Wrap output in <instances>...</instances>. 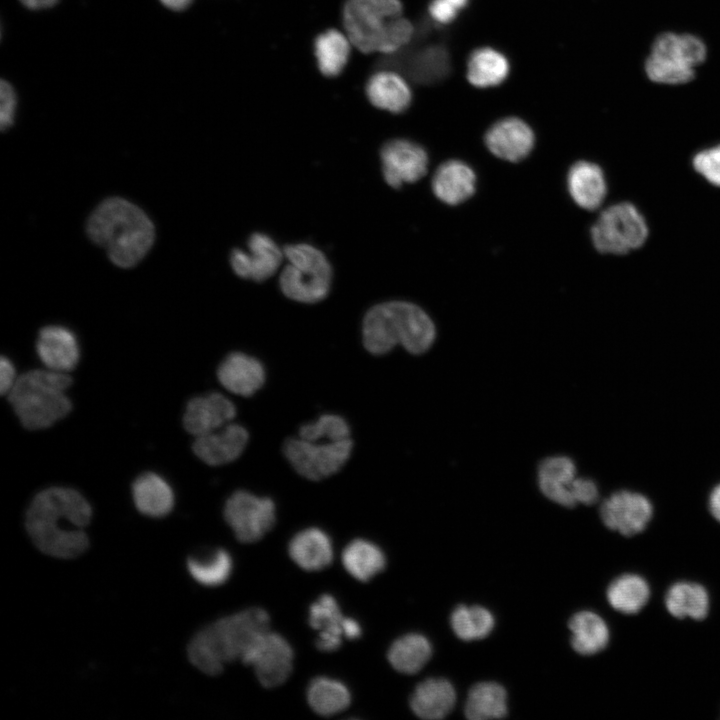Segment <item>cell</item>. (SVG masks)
<instances>
[{
  "label": "cell",
  "instance_id": "4fadbf2b",
  "mask_svg": "<svg viewBox=\"0 0 720 720\" xmlns=\"http://www.w3.org/2000/svg\"><path fill=\"white\" fill-rule=\"evenodd\" d=\"M652 516L651 501L643 494L629 490L614 492L600 506V517L605 526L624 536L641 533Z\"/></svg>",
  "mask_w": 720,
  "mask_h": 720
},
{
  "label": "cell",
  "instance_id": "8fae6325",
  "mask_svg": "<svg viewBox=\"0 0 720 720\" xmlns=\"http://www.w3.org/2000/svg\"><path fill=\"white\" fill-rule=\"evenodd\" d=\"M224 518L238 541L255 543L274 527L275 504L270 498L238 490L227 499Z\"/></svg>",
  "mask_w": 720,
  "mask_h": 720
},
{
  "label": "cell",
  "instance_id": "60d3db41",
  "mask_svg": "<svg viewBox=\"0 0 720 720\" xmlns=\"http://www.w3.org/2000/svg\"><path fill=\"white\" fill-rule=\"evenodd\" d=\"M299 437L306 440L339 441L350 438V427L343 417L324 414L316 421L302 425L299 429Z\"/></svg>",
  "mask_w": 720,
  "mask_h": 720
},
{
  "label": "cell",
  "instance_id": "7402d4cb",
  "mask_svg": "<svg viewBox=\"0 0 720 720\" xmlns=\"http://www.w3.org/2000/svg\"><path fill=\"white\" fill-rule=\"evenodd\" d=\"M577 479L574 462L565 456L547 458L538 467L541 492L551 501L565 507L577 505L574 497Z\"/></svg>",
  "mask_w": 720,
  "mask_h": 720
},
{
  "label": "cell",
  "instance_id": "9a60e30c",
  "mask_svg": "<svg viewBox=\"0 0 720 720\" xmlns=\"http://www.w3.org/2000/svg\"><path fill=\"white\" fill-rule=\"evenodd\" d=\"M284 252L269 236L254 233L247 242V250L234 249L230 256L233 271L241 278L264 281L279 268Z\"/></svg>",
  "mask_w": 720,
  "mask_h": 720
},
{
  "label": "cell",
  "instance_id": "f546056e",
  "mask_svg": "<svg viewBox=\"0 0 720 720\" xmlns=\"http://www.w3.org/2000/svg\"><path fill=\"white\" fill-rule=\"evenodd\" d=\"M665 606L668 612L678 619L703 620L709 612L710 598L704 586L680 581L667 590Z\"/></svg>",
  "mask_w": 720,
  "mask_h": 720
},
{
  "label": "cell",
  "instance_id": "277c9868",
  "mask_svg": "<svg viewBox=\"0 0 720 720\" xmlns=\"http://www.w3.org/2000/svg\"><path fill=\"white\" fill-rule=\"evenodd\" d=\"M402 11L400 0H346L342 18L347 37L363 53L395 54L415 34Z\"/></svg>",
  "mask_w": 720,
  "mask_h": 720
},
{
  "label": "cell",
  "instance_id": "603a6c76",
  "mask_svg": "<svg viewBox=\"0 0 720 720\" xmlns=\"http://www.w3.org/2000/svg\"><path fill=\"white\" fill-rule=\"evenodd\" d=\"M567 184L573 201L585 210H597L606 199L608 187L605 174L596 163L576 162L569 169Z\"/></svg>",
  "mask_w": 720,
  "mask_h": 720
},
{
  "label": "cell",
  "instance_id": "c3c4849f",
  "mask_svg": "<svg viewBox=\"0 0 720 720\" xmlns=\"http://www.w3.org/2000/svg\"><path fill=\"white\" fill-rule=\"evenodd\" d=\"M344 634L347 639H357L361 635V627L357 621L346 617L344 624Z\"/></svg>",
  "mask_w": 720,
  "mask_h": 720
},
{
  "label": "cell",
  "instance_id": "7dc6e473",
  "mask_svg": "<svg viewBox=\"0 0 720 720\" xmlns=\"http://www.w3.org/2000/svg\"><path fill=\"white\" fill-rule=\"evenodd\" d=\"M708 508L714 519L720 523V483L709 494Z\"/></svg>",
  "mask_w": 720,
  "mask_h": 720
},
{
  "label": "cell",
  "instance_id": "44dd1931",
  "mask_svg": "<svg viewBox=\"0 0 720 720\" xmlns=\"http://www.w3.org/2000/svg\"><path fill=\"white\" fill-rule=\"evenodd\" d=\"M217 376L221 385L228 391L248 397L263 386L265 369L255 357L242 352H233L221 362Z\"/></svg>",
  "mask_w": 720,
  "mask_h": 720
},
{
  "label": "cell",
  "instance_id": "7c38bea8",
  "mask_svg": "<svg viewBox=\"0 0 720 720\" xmlns=\"http://www.w3.org/2000/svg\"><path fill=\"white\" fill-rule=\"evenodd\" d=\"M293 658L288 641L269 630L251 645L241 661L253 667L263 687L275 688L288 680L293 670Z\"/></svg>",
  "mask_w": 720,
  "mask_h": 720
},
{
  "label": "cell",
  "instance_id": "f907efd6",
  "mask_svg": "<svg viewBox=\"0 0 720 720\" xmlns=\"http://www.w3.org/2000/svg\"><path fill=\"white\" fill-rule=\"evenodd\" d=\"M166 8L173 11H183L188 8L193 0H159Z\"/></svg>",
  "mask_w": 720,
  "mask_h": 720
},
{
  "label": "cell",
  "instance_id": "2e32d148",
  "mask_svg": "<svg viewBox=\"0 0 720 720\" xmlns=\"http://www.w3.org/2000/svg\"><path fill=\"white\" fill-rule=\"evenodd\" d=\"M534 143L532 129L523 120L515 117L497 121L485 135V144L490 152L510 162H519L526 158Z\"/></svg>",
  "mask_w": 720,
  "mask_h": 720
},
{
  "label": "cell",
  "instance_id": "836d02e7",
  "mask_svg": "<svg viewBox=\"0 0 720 720\" xmlns=\"http://www.w3.org/2000/svg\"><path fill=\"white\" fill-rule=\"evenodd\" d=\"M341 560L346 571L362 582L369 581L383 571L386 565L382 550L364 539L351 541L344 548Z\"/></svg>",
  "mask_w": 720,
  "mask_h": 720
},
{
  "label": "cell",
  "instance_id": "d6986e66",
  "mask_svg": "<svg viewBox=\"0 0 720 720\" xmlns=\"http://www.w3.org/2000/svg\"><path fill=\"white\" fill-rule=\"evenodd\" d=\"M384 63H396L394 67L401 66L407 77L420 84H433L445 79L451 66L448 49L442 44L425 45L404 53L401 59Z\"/></svg>",
  "mask_w": 720,
  "mask_h": 720
},
{
  "label": "cell",
  "instance_id": "7bdbcfd3",
  "mask_svg": "<svg viewBox=\"0 0 720 720\" xmlns=\"http://www.w3.org/2000/svg\"><path fill=\"white\" fill-rule=\"evenodd\" d=\"M16 104V94L12 85L2 79L0 84V126L2 130L13 124Z\"/></svg>",
  "mask_w": 720,
  "mask_h": 720
},
{
  "label": "cell",
  "instance_id": "484cf974",
  "mask_svg": "<svg viewBox=\"0 0 720 720\" xmlns=\"http://www.w3.org/2000/svg\"><path fill=\"white\" fill-rule=\"evenodd\" d=\"M291 559L303 570L319 571L333 561V548L328 535L318 528H307L290 540Z\"/></svg>",
  "mask_w": 720,
  "mask_h": 720
},
{
  "label": "cell",
  "instance_id": "ab89813d",
  "mask_svg": "<svg viewBox=\"0 0 720 720\" xmlns=\"http://www.w3.org/2000/svg\"><path fill=\"white\" fill-rule=\"evenodd\" d=\"M450 621L456 636L465 641L482 639L494 627L492 614L481 606H458L453 611Z\"/></svg>",
  "mask_w": 720,
  "mask_h": 720
},
{
  "label": "cell",
  "instance_id": "7a4b0ae2",
  "mask_svg": "<svg viewBox=\"0 0 720 720\" xmlns=\"http://www.w3.org/2000/svg\"><path fill=\"white\" fill-rule=\"evenodd\" d=\"M90 240L103 247L111 262L121 268L137 265L151 249L155 229L150 218L132 202L120 197L104 200L88 218Z\"/></svg>",
  "mask_w": 720,
  "mask_h": 720
},
{
  "label": "cell",
  "instance_id": "cb8c5ba5",
  "mask_svg": "<svg viewBox=\"0 0 720 720\" xmlns=\"http://www.w3.org/2000/svg\"><path fill=\"white\" fill-rule=\"evenodd\" d=\"M476 177L473 170L464 162L449 160L436 170L432 179L434 194L442 202L457 205L472 196L475 191Z\"/></svg>",
  "mask_w": 720,
  "mask_h": 720
},
{
  "label": "cell",
  "instance_id": "1f68e13d",
  "mask_svg": "<svg viewBox=\"0 0 720 720\" xmlns=\"http://www.w3.org/2000/svg\"><path fill=\"white\" fill-rule=\"evenodd\" d=\"M509 72L510 64L506 56L491 47L474 50L467 62V79L478 88L500 85Z\"/></svg>",
  "mask_w": 720,
  "mask_h": 720
},
{
  "label": "cell",
  "instance_id": "ee69618b",
  "mask_svg": "<svg viewBox=\"0 0 720 720\" xmlns=\"http://www.w3.org/2000/svg\"><path fill=\"white\" fill-rule=\"evenodd\" d=\"M576 504L592 505L599 498V491L596 483L588 478L578 477L574 491Z\"/></svg>",
  "mask_w": 720,
  "mask_h": 720
},
{
  "label": "cell",
  "instance_id": "ac0fdd59",
  "mask_svg": "<svg viewBox=\"0 0 720 720\" xmlns=\"http://www.w3.org/2000/svg\"><path fill=\"white\" fill-rule=\"evenodd\" d=\"M247 430L235 423L198 436L193 443L194 453L206 464L219 466L237 459L248 443Z\"/></svg>",
  "mask_w": 720,
  "mask_h": 720
},
{
  "label": "cell",
  "instance_id": "30bf717a",
  "mask_svg": "<svg viewBox=\"0 0 720 720\" xmlns=\"http://www.w3.org/2000/svg\"><path fill=\"white\" fill-rule=\"evenodd\" d=\"M352 439L306 440L289 438L283 445V453L293 468L309 480H322L338 472L352 452Z\"/></svg>",
  "mask_w": 720,
  "mask_h": 720
},
{
  "label": "cell",
  "instance_id": "74e56055",
  "mask_svg": "<svg viewBox=\"0 0 720 720\" xmlns=\"http://www.w3.org/2000/svg\"><path fill=\"white\" fill-rule=\"evenodd\" d=\"M507 695L505 689L494 682H481L469 691L466 705V717L471 720L502 718L507 713Z\"/></svg>",
  "mask_w": 720,
  "mask_h": 720
},
{
  "label": "cell",
  "instance_id": "83f0119b",
  "mask_svg": "<svg viewBox=\"0 0 720 720\" xmlns=\"http://www.w3.org/2000/svg\"><path fill=\"white\" fill-rule=\"evenodd\" d=\"M456 700L452 684L442 678H429L415 688L410 707L422 719L435 720L445 717Z\"/></svg>",
  "mask_w": 720,
  "mask_h": 720
},
{
  "label": "cell",
  "instance_id": "f6af8a7d",
  "mask_svg": "<svg viewBox=\"0 0 720 720\" xmlns=\"http://www.w3.org/2000/svg\"><path fill=\"white\" fill-rule=\"evenodd\" d=\"M431 18L439 24H449L456 19L457 11L446 0H432L428 7Z\"/></svg>",
  "mask_w": 720,
  "mask_h": 720
},
{
  "label": "cell",
  "instance_id": "5b68a950",
  "mask_svg": "<svg viewBox=\"0 0 720 720\" xmlns=\"http://www.w3.org/2000/svg\"><path fill=\"white\" fill-rule=\"evenodd\" d=\"M363 344L374 355L389 352L402 345L412 354H422L433 344L435 325L420 307L404 301L375 305L365 315Z\"/></svg>",
  "mask_w": 720,
  "mask_h": 720
},
{
  "label": "cell",
  "instance_id": "bcb514c9",
  "mask_svg": "<svg viewBox=\"0 0 720 720\" xmlns=\"http://www.w3.org/2000/svg\"><path fill=\"white\" fill-rule=\"evenodd\" d=\"M15 368L10 359L2 356L0 360V392L8 394L16 382Z\"/></svg>",
  "mask_w": 720,
  "mask_h": 720
},
{
  "label": "cell",
  "instance_id": "f1b7e54d",
  "mask_svg": "<svg viewBox=\"0 0 720 720\" xmlns=\"http://www.w3.org/2000/svg\"><path fill=\"white\" fill-rule=\"evenodd\" d=\"M132 496L139 512L150 517L167 515L174 506V493L160 475L147 472L136 478Z\"/></svg>",
  "mask_w": 720,
  "mask_h": 720
},
{
  "label": "cell",
  "instance_id": "8d00e7d4",
  "mask_svg": "<svg viewBox=\"0 0 720 720\" xmlns=\"http://www.w3.org/2000/svg\"><path fill=\"white\" fill-rule=\"evenodd\" d=\"M307 701L315 713L327 717L347 709L351 703V694L342 682L317 677L308 686Z\"/></svg>",
  "mask_w": 720,
  "mask_h": 720
},
{
  "label": "cell",
  "instance_id": "8992f818",
  "mask_svg": "<svg viewBox=\"0 0 720 720\" xmlns=\"http://www.w3.org/2000/svg\"><path fill=\"white\" fill-rule=\"evenodd\" d=\"M71 382L65 372L31 370L17 378L8 400L25 428L44 429L70 412L72 403L65 391Z\"/></svg>",
  "mask_w": 720,
  "mask_h": 720
},
{
  "label": "cell",
  "instance_id": "816d5d0a",
  "mask_svg": "<svg viewBox=\"0 0 720 720\" xmlns=\"http://www.w3.org/2000/svg\"><path fill=\"white\" fill-rule=\"evenodd\" d=\"M456 9H463L468 5L469 0H446Z\"/></svg>",
  "mask_w": 720,
  "mask_h": 720
},
{
  "label": "cell",
  "instance_id": "681fc988",
  "mask_svg": "<svg viewBox=\"0 0 720 720\" xmlns=\"http://www.w3.org/2000/svg\"><path fill=\"white\" fill-rule=\"evenodd\" d=\"M26 8L32 10L53 7L59 0H19Z\"/></svg>",
  "mask_w": 720,
  "mask_h": 720
},
{
  "label": "cell",
  "instance_id": "4316f807",
  "mask_svg": "<svg viewBox=\"0 0 720 720\" xmlns=\"http://www.w3.org/2000/svg\"><path fill=\"white\" fill-rule=\"evenodd\" d=\"M366 95L372 105L392 113L404 112L412 99L406 80L391 70L374 73L367 81Z\"/></svg>",
  "mask_w": 720,
  "mask_h": 720
},
{
  "label": "cell",
  "instance_id": "e575fe53",
  "mask_svg": "<svg viewBox=\"0 0 720 720\" xmlns=\"http://www.w3.org/2000/svg\"><path fill=\"white\" fill-rule=\"evenodd\" d=\"M432 654V647L426 637L410 633L395 640L389 648L387 658L391 666L404 674L420 671Z\"/></svg>",
  "mask_w": 720,
  "mask_h": 720
},
{
  "label": "cell",
  "instance_id": "d590c367",
  "mask_svg": "<svg viewBox=\"0 0 720 720\" xmlns=\"http://www.w3.org/2000/svg\"><path fill=\"white\" fill-rule=\"evenodd\" d=\"M349 38L336 29H328L314 41V54L320 72L326 77L338 76L350 56Z\"/></svg>",
  "mask_w": 720,
  "mask_h": 720
},
{
  "label": "cell",
  "instance_id": "f35d334b",
  "mask_svg": "<svg viewBox=\"0 0 720 720\" xmlns=\"http://www.w3.org/2000/svg\"><path fill=\"white\" fill-rule=\"evenodd\" d=\"M232 558L224 549H216L202 557L187 561L190 575L205 586H218L226 582L232 571Z\"/></svg>",
  "mask_w": 720,
  "mask_h": 720
},
{
  "label": "cell",
  "instance_id": "d4e9b609",
  "mask_svg": "<svg viewBox=\"0 0 720 720\" xmlns=\"http://www.w3.org/2000/svg\"><path fill=\"white\" fill-rule=\"evenodd\" d=\"M345 619L334 597L323 594L309 609V624L319 631L316 647L323 652L340 648L344 634Z\"/></svg>",
  "mask_w": 720,
  "mask_h": 720
},
{
  "label": "cell",
  "instance_id": "ffe728a7",
  "mask_svg": "<svg viewBox=\"0 0 720 720\" xmlns=\"http://www.w3.org/2000/svg\"><path fill=\"white\" fill-rule=\"evenodd\" d=\"M36 351L46 368L67 372L79 361V346L73 332L68 328L50 325L39 332Z\"/></svg>",
  "mask_w": 720,
  "mask_h": 720
},
{
  "label": "cell",
  "instance_id": "d6a6232c",
  "mask_svg": "<svg viewBox=\"0 0 720 720\" xmlns=\"http://www.w3.org/2000/svg\"><path fill=\"white\" fill-rule=\"evenodd\" d=\"M650 592L649 584L642 576L623 574L608 586L607 600L620 613L636 614L648 603Z\"/></svg>",
  "mask_w": 720,
  "mask_h": 720
},
{
  "label": "cell",
  "instance_id": "52a82bcc",
  "mask_svg": "<svg viewBox=\"0 0 720 720\" xmlns=\"http://www.w3.org/2000/svg\"><path fill=\"white\" fill-rule=\"evenodd\" d=\"M287 265L280 275V288L288 298L302 303L324 299L330 288L332 269L325 255L308 244L283 249Z\"/></svg>",
  "mask_w": 720,
  "mask_h": 720
},
{
  "label": "cell",
  "instance_id": "6da1fadb",
  "mask_svg": "<svg viewBox=\"0 0 720 720\" xmlns=\"http://www.w3.org/2000/svg\"><path fill=\"white\" fill-rule=\"evenodd\" d=\"M92 509L76 490L51 487L39 492L26 512V530L35 546L50 556L71 559L89 546L83 530L90 522Z\"/></svg>",
  "mask_w": 720,
  "mask_h": 720
},
{
  "label": "cell",
  "instance_id": "b9f144b4",
  "mask_svg": "<svg viewBox=\"0 0 720 720\" xmlns=\"http://www.w3.org/2000/svg\"><path fill=\"white\" fill-rule=\"evenodd\" d=\"M691 166L706 182L720 188V143L695 152Z\"/></svg>",
  "mask_w": 720,
  "mask_h": 720
},
{
  "label": "cell",
  "instance_id": "5bb4252c",
  "mask_svg": "<svg viewBox=\"0 0 720 720\" xmlns=\"http://www.w3.org/2000/svg\"><path fill=\"white\" fill-rule=\"evenodd\" d=\"M380 157L384 179L393 188L416 182L427 172L426 151L406 139H394L385 143Z\"/></svg>",
  "mask_w": 720,
  "mask_h": 720
},
{
  "label": "cell",
  "instance_id": "ba28073f",
  "mask_svg": "<svg viewBox=\"0 0 720 720\" xmlns=\"http://www.w3.org/2000/svg\"><path fill=\"white\" fill-rule=\"evenodd\" d=\"M590 233L599 253L624 256L645 245L649 226L634 203L620 201L601 211Z\"/></svg>",
  "mask_w": 720,
  "mask_h": 720
},
{
  "label": "cell",
  "instance_id": "3957f363",
  "mask_svg": "<svg viewBox=\"0 0 720 720\" xmlns=\"http://www.w3.org/2000/svg\"><path fill=\"white\" fill-rule=\"evenodd\" d=\"M269 630L270 617L264 609H245L201 629L188 645V658L201 672L216 676L225 664L241 660L251 645Z\"/></svg>",
  "mask_w": 720,
  "mask_h": 720
},
{
  "label": "cell",
  "instance_id": "9c48e42d",
  "mask_svg": "<svg viewBox=\"0 0 720 720\" xmlns=\"http://www.w3.org/2000/svg\"><path fill=\"white\" fill-rule=\"evenodd\" d=\"M705 56V45L697 37L664 33L652 45L645 64L646 73L656 83H686L693 78L695 67Z\"/></svg>",
  "mask_w": 720,
  "mask_h": 720
},
{
  "label": "cell",
  "instance_id": "e0dca14e",
  "mask_svg": "<svg viewBox=\"0 0 720 720\" xmlns=\"http://www.w3.org/2000/svg\"><path fill=\"white\" fill-rule=\"evenodd\" d=\"M235 415L234 404L224 395L212 392L187 403L183 424L190 434L198 437L231 423Z\"/></svg>",
  "mask_w": 720,
  "mask_h": 720
},
{
  "label": "cell",
  "instance_id": "4dcf8cb0",
  "mask_svg": "<svg viewBox=\"0 0 720 720\" xmlns=\"http://www.w3.org/2000/svg\"><path fill=\"white\" fill-rule=\"evenodd\" d=\"M572 632L571 644L581 655H593L606 648L610 633L606 622L598 614L581 611L569 621Z\"/></svg>",
  "mask_w": 720,
  "mask_h": 720
}]
</instances>
